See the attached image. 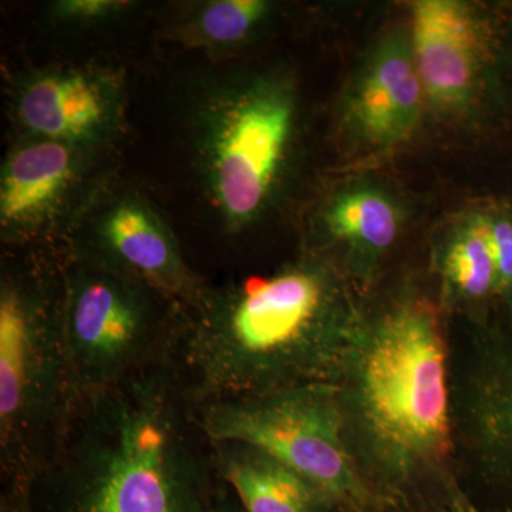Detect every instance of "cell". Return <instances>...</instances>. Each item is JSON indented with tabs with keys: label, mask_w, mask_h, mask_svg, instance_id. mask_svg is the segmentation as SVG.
Here are the masks:
<instances>
[{
	"label": "cell",
	"mask_w": 512,
	"mask_h": 512,
	"mask_svg": "<svg viewBox=\"0 0 512 512\" xmlns=\"http://www.w3.org/2000/svg\"><path fill=\"white\" fill-rule=\"evenodd\" d=\"M335 387L346 447L382 511L460 488L451 350L433 299L412 293L362 316Z\"/></svg>",
	"instance_id": "cell-1"
},
{
	"label": "cell",
	"mask_w": 512,
	"mask_h": 512,
	"mask_svg": "<svg viewBox=\"0 0 512 512\" xmlns=\"http://www.w3.org/2000/svg\"><path fill=\"white\" fill-rule=\"evenodd\" d=\"M221 478L168 365L77 394L29 512H208Z\"/></svg>",
	"instance_id": "cell-2"
},
{
	"label": "cell",
	"mask_w": 512,
	"mask_h": 512,
	"mask_svg": "<svg viewBox=\"0 0 512 512\" xmlns=\"http://www.w3.org/2000/svg\"><path fill=\"white\" fill-rule=\"evenodd\" d=\"M362 316L302 262L180 305L168 365L192 404L333 384Z\"/></svg>",
	"instance_id": "cell-3"
},
{
	"label": "cell",
	"mask_w": 512,
	"mask_h": 512,
	"mask_svg": "<svg viewBox=\"0 0 512 512\" xmlns=\"http://www.w3.org/2000/svg\"><path fill=\"white\" fill-rule=\"evenodd\" d=\"M74 397L63 332V272H6L0 285V461L29 487L59 446Z\"/></svg>",
	"instance_id": "cell-4"
},
{
	"label": "cell",
	"mask_w": 512,
	"mask_h": 512,
	"mask_svg": "<svg viewBox=\"0 0 512 512\" xmlns=\"http://www.w3.org/2000/svg\"><path fill=\"white\" fill-rule=\"evenodd\" d=\"M62 272L63 332L76 396L168 359L181 303L76 252Z\"/></svg>",
	"instance_id": "cell-5"
},
{
	"label": "cell",
	"mask_w": 512,
	"mask_h": 512,
	"mask_svg": "<svg viewBox=\"0 0 512 512\" xmlns=\"http://www.w3.org/2000/svg\"><path fill=\"white\" fill-rule=\"evenodd\" d=\"M210 441L259 448L326 491L345 512H382L350 457L333 384L195 404Z\"/></svg>",
	"instance_id": "cell-6"
},
{
	"label": "cell",
	"mask_w": 512,
	"mask_h": 512,
	"mask_svg": "<svg viewBox=\"0 0 512 512\" xmlns=\"http://www.w3.org/2000/svg\"><path fill=\"white\" fill-rule=\"evenodd\" d=\"M295 104L274 80L218 83L195 114V148L225 227H247L274 191L291 141Z\"/></svg>",
	"instance_id": "cell-7"
},
{
	"label": "cell",
	"mask_w": 512,
	"mask_h": 512,
	"mask_svg": "<svg viewBox=\"0 0 512 512\" xmlns=\"http://www.w3.org/2000/svg\"><path fill=\"white\" fill-rule=\"evenodd\" d=\"M457 444L491 495L488 512H512V309L484 322L453 377Z\"/></svg>",
	"instance_id": "cell-8"
},
{
	"label": "cell",
	"mask_w": 512,
	"mask_h": 512,
	"mask_svg": "<svg viewBox=\"0 0 512 512\" xmlns=\"http://www.w3.org/2000/svg\"><path fill=\"white\" fill-rule=\"evenodd\" d=\"M501 26L463 3L421 0L413 5L412 52L424 94L440 109H457L497 87L507 63Z\"/></svg>",
	"instance_id": "cell-9"
},
{
	"label": "cell",
	"mask_w": 512,
	"mask_h": 512,
	"mask_svg": "<svg viewBox=\"0 0 512 512\" xmlns=\"http://www.w3.org/2000/svg\"><path fill=\"white\" fill-rule=\"evenodd\" d=\"M76 254L133 276L181 305L194 301L204 288L167 224L150 204L133 195L103 207Z\"/></svg>",
	"instance_id": "cell-10"
},
{
	"label": "cell",
	"mask_w": 512,
	"mask_h": 512,
	"mask_svg": "<svg viewBox=\"0 0 512 512\" xmlns=\"http://www.w3.org/2000/svg\"><path fill=\"white\" fill-rule=\"evenodd\" d=\"M16 113L29 137L87 150L119 127L120 87L92 70H46L20 87Z\"/></svg>",
	"instance_id": "cell-11"
},
{
	"label": "cell",
	"mask_w": 512,
	"mask_h": 512,
	"mask_svg": "<svg viewBox=\"0 0 512 512\" xmlns=\"http://www.w3.org/2000/svg\"><path fill=\"white\" fill-rule=\"evenodd\" d=\"M86 150L29 137L8 154L0 178V222L8 239L49 227L79 184Z\"/></svg>",
	"instance_id": "cell-12"
},
{
	"label": "cell",
	"mask_w": 512,
	"mask_h": 512,
	"mask_svg": "<svg viewBox=\"0 0 512 512\" xmlns=\"http://www.w3.org/2000/svg\"><path fill=\"white\" fill-rule=\"evenodd\" d=\"M424 96L412 45L396 37L363 70L350 97V121L370 143L392 146L416 127Z\"/></svg>",
	"instance_id": "cell-13"
},
{
	"label": "cell",
	"mask_w": 512,
	"mask_h": 512,
	"mask_svg": "<svg viewBox=\"0 0 512 512\" xmlns=\"http://www.w3.org/2000/svg\"><path fill=\"white\" fill-rule=\"evenodd\" d=\"M218 476L242 512H345L326 491L259 448L211 441Z\"/></svg>",
	"instance_id": "cell-14"
},
{
	"label": "cell",
	"mask_w": 512,
	"mask_h": 512,
	"mask_svg": "<svg viewBox=\"0 0 512 512\" xmlns=\"http://www.w3.org/2000/svg\"><path fill=\"white\" fill-rule=\"evenodd\" d=\"M441 275L454 298L467 305H497V271L484 214L474 215L454 237L441 259Z\"/></svg>",
	"instance_id": "cell-15"
},
{
	"label": "cell",
	"mask_w": 512,
	"mask_h": 512,
	"mask_svg": "<svg viewBox=\"0 0 512 512\" xmlns=\"http://www.w3.org/2000/svg\"><path fill=\"white\" fill-rule=\"evenodd\" d=\"M333 237L367 256L392 247L399 232V215L389 198L372 190L346 192L326 215Z\"/></svg>",
	"instance_id": "cell-16"
},
{
	"label": "cell",
	"mask_w": 512,
	"mask_h": 512,
	"mask_svg": "<svg viewBox=\"0 0 512 512\" xmlns=\"http://www.w3.org/2000/svg\"><path fill=\"white\" fill-rule=\"evenodd\" d=\"M264 0H214L191 16L185 39L197 46L225 49L245 42L268 15Z\"/></svg>",
	"instance_id": "cell-17"
},
{
	"label": "cell",
	"mask_w": 512,
	"mask_h": 512,
	"mask_svg": "<svg viewBox=\"0 0 512 512\" xmlns=\"http://www.w3.org/2000/svg\"><path fill=\"white\" fill-rule=\"evenodd\" d=\"M484 217L497 271L500 309H512V205H494Z\"/></svg>",
	"instance_id": "cell-18"
},
{
	"label": "cell",
	"mask_w": 512,
	"mask_h": 512,
	"mask_svg": "<svg viewBox=\"0 0 512 512\" xmlns=\"http://www.w3.org/2000/svg\"><path fill=\"white\" fill-rule=\"evenodd\" d=\"M130 3L119 0H62L55 5V15L74 25H93L116 16Z\"/></svg>",
	"instance_id": "cell-19"
},
{
	"label": "cell",
	"mask_w": 512,
	"mask_h": 512,
	"mask_svg": "<svg viewBox=\"0 0 512 512\" xmlns=\"http://www.w3.org/2000/svg\"><path fill=\"white\" fill-rule=\"evenodd\" d=\"M387 512H488L483 504H478L473 498L463 490L454 491V493L434 501V503L421 505V507L402 508V510H392Z\"/></svg>",
	"instance_id": "cell-20"
},
{
	"label": "cell",
	"mask_w": 512,
	"mask_h": 512,
	"mask_svg": "<svg viewBox=\"0 0 512 512\" xmlns=\"http://www.w3.org/2000/svg\"><path fill=\"white\" fill-rule=\"evenodd\" d=\"M28 490L29 487L8 485V493L3 497L2 512H29Z\"/></svg>",
	"instance_id": "cell-21"
},
{
	"label": "cell",
	"mask_w": 512,
	"mask_h": 512,
	"mask_svg": "<svg viewBox=\"0 0 512 512\" xmlns=\"http://www.w3.org/2000/svg\"><path fill=\"white\" fill-rule=\"evenodd\" d=\"M208 512H242L237 498L234 497L228 485L222 480L217 495H215L214 503H212Z\"/></svg>",
	"instance_id": "cell-22"
}]
</instances>
